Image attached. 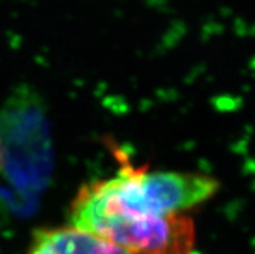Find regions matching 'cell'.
I'll return each instance as SVG.
<instances>
[{
    "label": "cell",
    "instance_id": "1",
    "mask_svg": "<svg viewBox=\"0 0 255 254\" xmlns=\"http://www.w3.org/2000/svg\"><path fill=\"white\" fill-rule=\"evenodd\" d=\"M70 225L117 245L128 254H193L194 221L187 213L153 214L117 204L95 182L78 190L69 210Z\"/></svg>",
    "mask_w": 255,
    "mask_h": 254
},
{
    "label": "cell",
    "instance_id": "2",
    "mask_svg": "<svg viewBox=\"0 0 255 254\" xmlns=\"http://www.w3.org/2000/svg\"><path fill=\"white\" fill-rule=\"evenodd\" d=\"M121 162L114 177L94 180L109 199L129 209L153 214L187 213L209 201L219 190L214 177L189 171H149L128 162L116 151Z\"/></svg>",
    "mask_w": 255,
    "mask_h": 254
},
{
    "label": "cell",
    "instance_id": "3",
    "mask_svg": "<svg viewBox=\"0 0 255 254\" xmlns=\"http://www.w3.org/2000/svg\"><path fill=\"white\" fill-rule=\"evenodd\" d=\"M25 254H128L117 245L75 226L39 229Z\"/></svg>",
    "mask_w": 255,
    "mask_h": 254
}]
</instances>
